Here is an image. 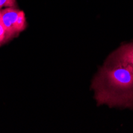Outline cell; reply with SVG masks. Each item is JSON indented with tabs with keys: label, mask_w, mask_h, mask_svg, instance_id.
Returning a JSON list of instances; mask_svg holds the SVG:
<instances>
[{
	"label": "cell",
	"mask_w": 133,
	"mask_h": 133,
	"mask_svg": "<svg viewBox=\"0 0 133 133\" xmlns=\"http://www.w3.org/2000/svg\"><path fill=\"white\" fill-rule=\"evenodd\" d=\"M91 88L98 106L133 108V69L129 65L104 63L94 77Z\"/></svg>",
	"instance_id": "1"
},
{
	"label": "cell",
	"mask_w": 133,
	"mask_h": 133,
	"mask_svg": "<svg viewBox=\"0 0 133 133\" xmlns=\"http://www.w3.org/2000/svg\"><path fill=\"white\" fill-rule=\"evenodd\" d=\"M0 19L11 41L18 38L28 26L25 12L18 7H7L0 10Z\"/></svg>",
	"instance_id": "2"
},
{
	"label": "cell",
	"mask_w": 133,
	"mask_h": 133,
	"mask_svg": "<svg viewBox=\"0 0 133 133\" xmlns=\"http://www.w3.org/2000/svg\"><path fill=\"white\" fill-rule=\"evenodd\" d=\"M105 63L127 65L133 69V43L121 45L107 58Z\"/></svg>",
	"instance_id": "3"
},
{
	"label": "cell",
	"mask_w": 133,
	"mask_h": 133,
	"mask_svg": "<svg viewBox=\"0 0 133 133\" xmlns=\"http://www.w3.org/2000/svg\"><path fill=\"white\" fill-rule=\"evenodd\" d=\"M11 40L9 38L8 33L4 27L3 24L0 19V47H2L3 45L8 44Z\"/></svg>",
	"instance_id": "4"
},
{
	"label": "cell",
	"mask_w": 133,
	"mask_h": 133,
	"mask_svg": "<svg viewBox=\"0 0 133 133\" xmlns=\"http://www.w3.org/2000/svg\"><path fill=\"white\" fill-rule=\"evenodd\" d=\"M7 7H18L17 0H0V10Z\"/></svg>",
	"instance_id": "5"
}]
</instances>
